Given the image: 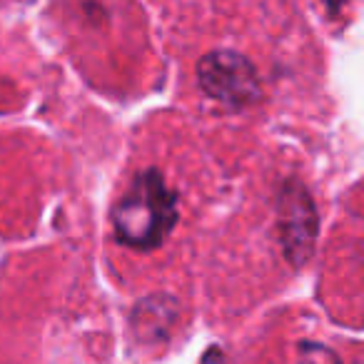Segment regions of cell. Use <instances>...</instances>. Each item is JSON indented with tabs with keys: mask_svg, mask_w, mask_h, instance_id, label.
<instances>
[{
	"mask_svg": "<svg viewBox=\"0 0 364 364\" xmlns=\"http://www.w3.org/2000/svg\"><path fill=\"white\" fill-rule=\"evenodd\" d=\"M322 3H324V6H327L329 8V11H339V8H342L344 6V3H347V0H322Z\"/></svg>",
	"mask_w": 364,
	"mask_h": 364,
	"instance_id": "obj_5",
	"label": "cell"
},
{
	"mask_svg": "<svg viewBox=\"0 0 364 364\" xmlns=\"http://www.w3.org/2000/svg\"><path fill=\"white\" fill-rule=\"evenodd\" d=\"M198 80L205 95L230 107H245L262 95L255 65L235 50H215L205 55L198 65Z\"/></svg>",
	"mask_w": 364,
	"mask_h": 364,
	"instance_id": "obj_2",
	"label": "cell"
},
{
	"mask_svg": "<svg viewBox=\"0 0 364 364\" xmlns=\"http://www.w3.org/2000/svg\"><path fill=\"white\" fill-rule=\"evenodd\" d=\"M299 362L302 364H339V357L329 347L304 342V344H299Z\"/></svg>",
	"mask_w": 364,
	"mask_h": 364,
	"instance_id": "obj_4",
	"label": "cell"
},
{
	"mask_svg": "<svg viewBox=\"0 0 364 364\" xmlns=\"http://www.w3.org/2000/svg\"><path fill=\"white\" fill-rule=\"evenodd\" d=\"M177 223V198L157 170H145L112 210V228L122 245L152 250L162 245Z\"/></svg>",
	"mask_w": 364,
	"mask_h": 364,
	"instance_id": "obj_1",
	"label": "cell"
},
{
	"mask_svg": "<svg viewBox=\"0 0 364 364\" xmlns=\"http://www.w3.org/2000/svg\"><path fill=\"white\" fill-rule=\"evenodd\" d=\"M279 228H282V247L294 264L309 257L317 235V215L307 190L297 182H289L279 198Z\"/></svg>",
	"mask_w": 364,
	"mask_h": 364,
	"instance_id": "obj_3",
	"label": "cell"
}]
</instances>
